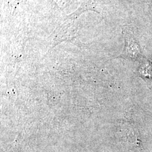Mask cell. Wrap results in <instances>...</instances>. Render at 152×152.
<instances>
[{"mask_svg": "<svg viewBox=\"0 0 152 152\" xmlns=\"http://www.w3.org/2000/svg\"><path fill=\"white\" fill-rule=\"evenodd\" d=\"M123 34L125 38V46L121 57L130 59H137L141 56L138 44L129 26H124Z\"/></svg>", "mask_w": 152, "mask_h": 152, "instance_id": "cell-1", "label": "cell"}]
</instances>
